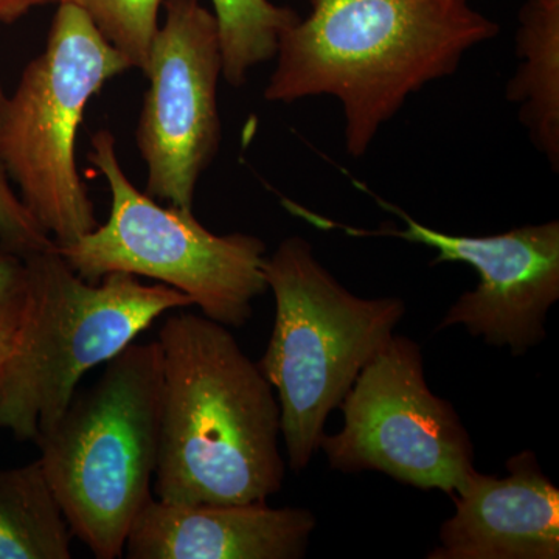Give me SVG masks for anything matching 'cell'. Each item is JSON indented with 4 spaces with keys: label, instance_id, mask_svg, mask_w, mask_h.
<instances>
[{
    "label": "cell",
    "instance_id": "6da1fadb",
    "mask_svg": "<svg viewBox=\"0 0 559 559\" xmlns=\"http://www.w3.org/2000/svg\"><path fill=\"white\" fill-rule=\"evenodd\" d=\"M280 35L264 100L340 102L348 156L362 157L412 95L457 72L471 49L499 35L468 0H310Z\"/></svg>",
    "mask_w": 559,
    "mask_h": 559
},
{
    "label": "cell",
    "instance_id": "7a4b0ae2",
    "mask_svg": "<svg viewBox=\"0 0 559 559\" xmlns=\"http://www.w3.org/2000/svg\"><path fill=\"white\" fill-rule=\"evenodd\" d=\"M160 452L157 499L266 502L285 480L280 406L259 364L229 326L180 312L159 330Z\"/></svg>",
    "mask_w": 559,
    "mask_h": 559
},
{
    "label": "cell",
    "instance_id": "3957f363",
    "mask_svg": "<svg viewBox=\"0 0 559 559\" xmlns=\"http://www.w3.org/2000/svg\"><path fill=\"white\" fill-rule=\"evenodd\" d=\"M162 388L159 342L134 341L35 440L70 532L95 558L123 557L132 524L154 499Z\"/></svg>",
    "mask_w": 559,
    "mask_h": 559
},
{
    "label": "cell",
    "instance_id": "277c9868",
    "mask_svg": "<svg viewBox=\"0 0 559 559\" xmlns=\"http://www.w3.org/2000/svg\"><path fill=\"white\" fill-rule=\"evenodd\" d=\"M25 264L27 293L0 385V429L35 443L57 425L87 371L119 355L160 316L193 301L123 272L90 283L57 248Z\"/></svg>",
    "mask_w": 559,
    "mask_h": 559
},
{
    "label": "cell",
    "instance_id": "5b68a950",
    "mask_svg": "<svg viewBox=\"0 0 559 559\" xmlns=\"http://www.w3.org/2000/svg\"><path fill=\"white\" fill-rule=\"evenodd\" d=\"M264 278L275 322L259 367L277 392L289 466L299 473L319 450L331 412L393 336L406 304L349 293L301 237L286 238L266 257Z\"/></svg>",
    "mask_w": 559,
    "mask_h": 559
},
{
    "label": "cell",
    "instance_id": "8992f818",
    "mask_svg": "<svg viewBox=\"0 0 559 559\" xmlns=\"http://www.w3.org/2000/svg\"><path fill=\"white\" fill-rule=\"evenodd\" d=\"M87 159L108 180L109 218L72 245L57 246L70 267L90 283L123 272L156 280L186 294L205 318L240 329L252 301L267 290L266 242L248 234L216 235L193 210L159 204L121 168L112 132L92 138Z\"/></svg>",
    "mask_w": 559,
    "mask_h": 559
},
{
    "label": "cell",
    "instance_id": "52a82bcc",
    "mask_svg": "<svg viewBox=\"0 0 559 559\" xmlns=\"http://www.w3.org/2000/svg\"><path fill=\"white\" fill-rule=\"evenodd\" d=\"M131 64L76 7L60 3L46 50L28 62L0 117V157L25 207L57 246L98 226L76 164L84 110Z\"/></svg>",
    "mask_w": 559,
    "mask_h": 559
},
{
    "label": "cell",
    "instance_id": "ba28073f",
    "mask_svg": "<svg viewBox=\"0 0 559 559\" xmlns=\"http://www.w3.org/2000/svg\"><path fill=\"white\" fill-rule=\"evenodd\" d=\"M341 409L344 426L323 436L331 468L381 471L421 489L454 495L474 471L473 443L451 403L430 392L421 348L392 336L364 366Z\"/></svg>",
    "mask_w": 559,
    "mask_h": 559
},
{
    "label": "cell",
    "instance_id": "9c48e42d",
    "mask_svg": "<svg viewBox=\"0 0 559 559\" xmlns=\"http://www.w3.org/2000/svg\"><path fill=\"white\" fill-rule=\"evenodd\" d=\"M162 7L135 140L146 165L145 193L193 210L198 182L221 145L218 22L201 0H164Z\"/></svg>",
    "mask_w": 559,
    "mask_h": 559
},
{
    "label": "cell",
    "instance_id": "30bf717a",
    "mask_svg": "<svg viewBox=\"0 0 559 559\" xmlns=\"http://www.w3.org/2000/svg\"><path fill=\"white\" fill-rule=\"evenodd\" d=\"M353 183L369 193L380 207L395 213L406 227L358 229L316 215L293 201L285 200L283 205L320 229H341L352 237H393L428 246L437 250L432 266L448 261L473 266L479 274V285L459 297L437 330L463 325L473 336H481L496 347L507 345L516 356L544 341L547 312L559 299L557 219L487 237L443 234L423 226L358 180Z\"/></svg>",
    "mask_w": 559,
    "mask_h": 559
},
{
    "label": "cell",
    "instance_id": "8fae6325",
    "mask_svg": "<svg viewBox=\"0 0 559 559\" xmlns=\"http://www.w3.org/2000/svg\"><path fill=\"white\" fill-rule=\"evenodd\" d=\"M507 469V477L476 469L466 477L429 559L559 558V489L532 451L513 455Z\"/></svg>",
    "mask_w": 559,
    "mask_h": 559
},
{
    "label": "cell",
    "instance_id": "7c38bea8",
    "mask_svg": "<svg viewBox=\"0 0 559 559\" xmlns=\"http://www.w3.org/2000/svg\"><path fill=\"white\" fill-rule=\"evenodd\" d=\"M316 518L266 502L178 503L153 499L124 543L130 559H297Z\"/></svg>",
    "mask_w": 559,
    "mask_h": 559
},
{
    "label": "cell",
    "instance_id": "4fadbf2b",
    "mask_svg": "<svg viewBox=\"0 0 559 559\" xmlns=\"http://www.w3.org/2000/svg\"><path fill=\"white\" fill-rule=\"evenodd\" d=\"M516 55L521 64L507 87L520 106L530 140L559 168V0H527L520 13Z\"/></svg>",
    "mask_w": 559,
    "mask_h": 559
},
{
    "label": "cell",
    "instance_id": "5bb4252c",
    "mask_svg": "<svg viewBox=\"0 0 559 559\" xmlns=\"http://www.w3.org/2000/svg\"><path fill=\"white\" fill-rule=\"evenodd\" d=\"M72 538L39 460L0 468V559H69Z\"/></svg>",
    "mask_w": 559,
    "mask_h": 559
},
{
    "label": "cell",
    "instance_id": "9a60e30c",
    "mask_svg": "<svg viewBox=\"0 0 559 559\" xmlns=\"http://www.w3.org/2000/svg\"><path fill=\"white\" fill-rule=\"evenodd\" d=\"M223 50V79L234 87L277 53L278 38L300 21L299 13L271 0H212Z\"/></svg>",
    "mask_w": 559,
    "mask_h": 559
},
{
    "label": "cell",
    "instance_id": "2e32d148",
    "mask_svg": "<svg viewBox=\"0 0 559 559\" xmlns=\"http://www.w3.org/2000/svg\"><path fill=\"white\" fill-rule=\"evenodd\" d=\"M53 3H68L83 11L110 46L130 61L132 69L145 72L164 0H53Z\"/></svg>",
    "mask_w": 559,
    "mask_h": 559
},
{
    "label": "cell",
    "instance_id": "e0dca14e",
    "mask_svg": "<svg viewBox=\"0 0 559 559\" xmlns=\"http://www.w3.org/2000/svg\"><path fill=\"white\" fill-rule=\"evenodd\" d=\"M55 248L57 242L43 229L11 186L9 171L0 157V249L27 259Z\"/></svg>",
    "mask_w": 559,
    "mask_h": 559
},
{
    "label": "cell",
    "instance_id": "ac0fdd59",
    "mask_svg": "<svg viewBox=\"0 0 559 559\" xmlns=\"http://www.w3.org/2000/svg\"><path fill=\"white\" fill-rule=\"evenodd\" d=\"M27 280L25 259L0 249V323L20 314L27 293Z\"/></svg>",
    "mask_w": 559,
    "mask_h": 559
},
{
    "label": "cell",
    "instance_id": "d6986e66",
    "mask_svg": "<svg viewBox=\"0 0 559 559\" xmlns=\"http://www.w3.org/2000/svg\"><path fill=\"white\" fill-rule=\"evenodd\" d=\"M49 3H53V0H0V24H13L33 9Z\"/></svg>",
    "mask_w": 559,
    "mask_h": 559
},
{
    "label": "cell",
    "instance_id": "ffe728a7",
    "mask_svg": "<svg viewBox=\"0 0 559 559\" xmlns=\"http://www.w3.org/2000/svg\"><path fill=\"white\" fill-rule=\"evenodd\" d=\"M22 311V310H21ZM20 314L14 316L5 322L0 323V385H2L3 370L13 349L14 337H16L17 323H20Z\"/></svg>",
    "mask_w": 559,
    "mask_h": 559
},
{
    "label": "cell",
    "instance_id": "44dd1931",
    "mask_svg": "<svg viewBox=\"0 0 559 559\" xmlns=\"http://www.w3.org/2000/svg\"><path fill=\"white\" fill-rule=\"evenodd\" d=\"M7 98H9V95L5 94L2 83H0V117H2L3 109H5Z\"/></svg>",
    "mask_w": 559,
    "mask_h": 559
}]
</instances>
